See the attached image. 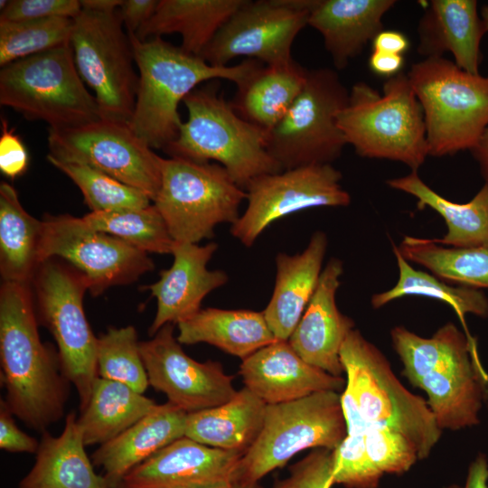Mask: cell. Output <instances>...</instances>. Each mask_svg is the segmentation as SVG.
Instances as JSON below:
<instances>
[{
  "label": "cell",
  "mask_w": 488,
  "mask_h": 488,
  "mask_svg": "<svg viewBox=\"0 0 488 488\" xmlns=\"http://www.w3.org/2000/svg\"><path fill=\"white\" fill-rule=\"evenodd\" d=\"M31 285L0 287L1 384L9 409L41 434L64 417L70 381L58 352L41 340Z\"/></svg>",
  "instance_id": "obj_1"
},
{
  "label": "cell",
  "mask_w": 488,
  "mask_h": 488,
  "mask_svg": "<svg viewBox=\"0 0 488 488\" xmlns=\"http://www.w3.org/2000/svg\"><path fill=\"white\" fill-rule=\"evenodd\" d=\"M139 85L130 127L151 148L164 149L178 136L181 101L204 81L222 79L239 86L262 62L247 59L232 66H214L155 37L141 41L128 34Z\"/></svg>",
  "instance_id": "obj_2"
},
{
  "label": "cell",
  "mask_w": 488,
  "mask_h": 488,
  "mask_svg": "<svg viewBox=\"0 0 488 488\" xmlns=\"http://www.w3.org/2000/svg\"><path fill=\"white\" fill-rule=\"evenodd\" d=\"M188 118L164 151L171 157L222 165L242 189L254 178L284 171L267 150L264 129L240 117L211 82L184 99Z\"/></svg>",
  "instance_id": "obj_3"
},
{
  "label": "cell",
  "mask_w": 488,
  "mask_h": 488,
  "mask_svg": "<svg viewBox=\"0 0 488 488\" xmlns=\"http://www.w3.org/2000/svg\"><path fill=\"white\" fill-rule=\"evenodd\" d=\"M337 123L361 157L398 161L418 171L428 155L423 109L403 71L385 81L382 94L364 81L353 84Z\"/></svg>",
  "instance_id": "obj_4"
},
{
  "label": "cell",
  "mask_w": 488,
  "mask_h": 488,
  "mask_svg": "<svg viewBox=\"0 0 488 488\" xmlns=\"http://www.w3.org/2000/svg\"><path fill=\"white\" fill-rule=\"evenodd\" d=\"M407 74L423 109L428 155L472 151L488 127V75L445 57L425 58Z\"/></svg>",
  "instance_id": "obj_5"
},
{
  "label": "cell",
  "mask_w": 488,
  "mask_h": 488,
  "mask_svg": "<svg viewBox=\"0 0 488 488\" xmlns=\"http://www.w3.org/2000/svg\"><path fill=\"white\" fill-rule=\"evenodd\" d=\"M340 357L345 388L367 427H385L402 434L416 446L418 459L427 458L442 433L427 402L400 383L384 354L358 330L349 333Z\"/></svg>",
  "instance_id": "obj_6"
},
{
  "label": "cell",
  "mask_w": 488,
  "mask_h": 488,
  "mask_svg": "<svg viewBox=\"0 0 488 488\" xmlns=\"http://www.w3.org/2000/svg\"><path fill=\"white\" fill-rule=\"evenodd\" d=\"M0 104L52 128L77 127L101 118L94 95L77 70L70 43L2 67Z\"/></svg>",
  "instance_id": "obj_7"
},
{
  "label": "cell",
  "mask_w": 488,
  "mask_h": 488,
  "mask_svg": "<svg viewBox=\"0 0 488 488\" xmlns=\"http://www.w3.org/2000/svg\"><path fill=\"white\" fill-rule=\"evenodd\" d=\"M31 286L38 322L56 343L61 371L76 389L81 411L98 378V337L83 307L87 279L65 261L52 258L40 264Z\"/></svg>",
  "instance_id": "obj_8"
},
{
  "label": "cell",
  "mask_w": 488,
  "mask_h": 488,
  "mask_svg": "<svg viewBox=\"0 0 488 488\" xmlns=\"http://www.w3.org/2000/svg\"><path fill=\"white\" fill-rule=\"evenodd\" d=\"M247 192L217 163L163 158L159 191L153 201L175 242L198 244L221 223L239 219Z\"/></svg>",
  "instance_id": "obj_9"
},
{
  "label": "cell",
  "mask_w": 488,
  "mask_h": 488,
  "mask_svg": "<svg viewBox=\"0 0 488 488\" xmlns=\"http://www.w3.org/2000/svg\"><path fill=\"white\" fill-rule=\"evenodd\" d=\"M346 435L341 394L337 391H320L267 405L261 431L241 458L240 482L256 485L297 453L308 448L334 450Z\"/></svg>",
  "instance_id": "obj_10"
},
{
  "label": "cell",
  "mask_w": 488,
  "mask_h": 488,
  "mask_svg": "<svg viewBox=\"0 0 488 488\" xmlns=\"http://www.w3.org/2000/svg\"><path fill=\"white\" fill-rule=\"evenodd\" d=\"M350 91L331 68L308 70L305 84L267 134V150L283 170L332 164L347 145L337 123Z\"/></svg>",
  "instance_id": "obj_11"
},
{
  "label": "cell",
  "mask_w": 488,
  "mask_h": 488,
  "mask_svg": "<svg viewBox=\"0 0 488 488\" xmlns=\"http://www.w3.org/2000/svg\"><path fill=\"white\" fill-rule=\"evenodd\" d=\"M117 10L82 9L73 19L70 43L77 70L93 90L101 118L129 124L139 76L134 67L132 43Z\"/></svg>",
  "instance_id": "obj_12"
},
{
  "label": "cell",
  "mask_w": 488,
  "mask_h": 488,
  "mask_svg": "<svg viewBox=\"0 0 488 488\" xmlns=\"http://www.w3.org/2000/svg\"><path fill=\"white\" fill-rule=\"evenodd\" d=\"M48 147L52 157L91 166L144 192L152 202L159 191L163 157L128 123L100 118L72 127H49Z\"/></svg>",
  "instance_id": "obj_13"
},
{
  "label": "cell",
  "mask_w": 488,
  "mask_h": 488,
  "mask_svg": "<svg viewBox=\"0 0 488 488\" xmlns=\"http://www.w3.org/2000/svg\"><path fill=\"white\" fill-rule=\"evenodd\" d=\"M52 258L80 272L93 296L110 286L130 284L155 267L147 253L70 214L45 215L42 220L40 263Z\"/></svg>",
  "instance_id": "obj_14"
},
{
  "label": "cell",
  "mask_w": 488,
  "mask_h": 488,
  "mask_svg": "<svg viewBox=\"0 0 488 488\" xmlns=\"http://www.w3.org/2000/svg\"><path fill=\"white\" fill-rule=\"evenodd\" d=\"M318 0H245L201 54L208 63L227 66L238 57L266 65L294 60L292 44L307 25Z\"/></svg>",
  "instance_id": "obj_15"
},
{
  "label": "cell",
  "mask_w": 488,
  "mask_h": 488,
  "mask_svg": "<svg viewBox=\"0 0 488 488\" xmlns=\"http://www.w3.org/2000/svg\"><path fill=\"white\" fill-rule=\"evenodd\" d=\"M332 164H314L263 174L249 183L247 207L230 226L231 235L251 247L273 222L295 212L318 207H345L351 196Z\"/></svg>",
  "instance_id": "obj_16"
},
{
  "label": "cell",
  "mask_w": 488,
  "mask_h": 488,
  "mask_svg": "<svg viewBox=\"0 0 488 488\" xmlns=\"http://www.w3.org/2000/svg\"><path fill=\"white\" fill-rule=\"evenodd\" d=\"M174 325L167 324L150 340L139 342L149 386L187 414L228 402L237 392L233 376L218 361L199 362L188 356L174 335Z\"/></svg>",
  "instance_id": "obj_17"
},
{
  "label": "cell",
  "mask_w": 488,
  "mask_h": 488,
  "mask_svg": "<svg viewBox=\"0 0 488 488\" xmlns=\"http://www.w3.org/2000/svg\"><path fill=\"white\" fill-rule=\"evenodd\" d=\"M243 455L184 436L133 468L119 488H226L241 483Z\"/></svg>",
  "instance_id": "obj_18"
},
{
  "label": "cell",
  "mask_w": 488,
  "mask_h": 488,
  "mask_svg": "<svg viewBox=\"0 0 488 488\" xmlns=\"http://www.w3.org/2000/svg\"><path fill=\"white\" fill-rule=\"evenodd\" d=\"M217 249L215 242L203 246L174 243L173 265L147 286L156 299V313L148 330L151 336L167 324H177L195 314L202 309L203 298L229 281L223 270L207 267Z\"/></svg>",
  "instance_id": "obj_19"
},
{
  "label": "cell",
  "mask_w": 488,
  "mask_h": 488,
  "mask_svg": "<svg viewBox=\"0 0 488 488\" xmlns=\"http://www.w3.org/2000/svg\"><path fill=\"white\" fill-rule=\"evenodd\" d=\"M343 272L339 258H332L327 262L314 296L288 339L304 361L334 376L344 372L340 352L354 327V322L340 312L335 301Z\"/></svg>",
  "instance_id": "obj_20"
},
{
  "label": "cell",
  "mask_w": 488,
  "mask_h": 488,
  "mask_svg": "<svg viewBox=\"0 0 488 488\" xmlns=\"http://www.w3.org/2000/svg\"><path fill=\"white\" fill-rule=\"evenodd\" d=\"M245 387L267 405L296 400L315 392L344 389L346 380L304 361L288 341L277 340L242 360Z\"/></svg>",
  "instance_id": "obj_21"
},
{
  "label": "cell",
  "mask_w": 488,
  "mask_h": 488,
  "mask_svg": "<svg viewBox=\"0 0 488 488\" xmlns=\"http://www.w3.org/2000/svg\"><path fill=\"white\" fill-rule=\"evenodd\" d=\"M476 0H431L418 24V52L425 58L452 53L462 70L479 74L486 33Z\"/></svg>",
  "instance_id": "obj_22"
},
{
  "label": "cell",
  "mask_w": 488,
  "mask_h": 488,
  "mask_svg": "<svg viewBox=\"0 0 488 488\" xmlns=\"http://www.w3.org/2000/svg\"><path fill=\"white\" fill-rule=\"evenodd\" d=\"M187 413L167 401L155 408L91 455L111 488H119L124 477L156 452L185 436Z\"/></svg>",
  "instance_id": "obj_23"
},
{
  "label": "cell",
  "mask_w": 488,
  "mask_h": 488,
  "mask_svg": "<svg viewBox=\"0 0 488 488\" xmlns=\"http://www.w3.org/2000/svg\"><path fill=\"white\" fill-rule=\"evenodd\" d=\"M327 237L315 231L298 254L276 257V282L262 311L277 340L288 341L317 287L327 249Z\"/></svg>",
  "instance_id": "obj_24"
},
{
  "label": "cell",
  "mask_w": 488,
  "mask_h": 488,
  "mask_svg": "<svg viewBox=\"0 0 488 488\" xmlns=\"http://www.w3.org/2000/svg\"><path fill=\"white\" fill-rule=\"evenodd\" d=\"M395 0H318L307 25L322 35L336 70H343L383 29Z\"/></svg>",
  "instance_id": "obj_25"
},
{
  "label": "cell",
  "mask_w": 488,
  "mask_h": 488,
  "mask_svg": "<svg viewBox=\"0 0 488 488\" xmlns=\"http://www.w3.org/2000/svg\"><path fill=\"white\" fill-rule=\"evenodd\" d=\"M82 430L74 412L65 418L58 436L41 434L34 465L20 480L18 488H111L94 470L85 450Z\"/></svg>",
  "instance_id": "obj_26"
},
{
  "label": "cell",
  "mask_w": 488,
  "mask_h": 488,
  "mask_svg": "<svg viewBox=\"0 0 488 488\" xmlns=\"http://www.w3.org/2000/svg\"><path fill=\"white\" fill-rule=\"evenodd\" d=\"M415 387L426 392L439 428L458 430L479 424L488 373L476 355L467 362L423 377Z\"/></svg>",
  "instance_id": "obj_27"
},
{
  "label": "cell",
  "mask_w": 488,
  "mask_h": 488,
  "mask_svg": "<svg viewBox=\"0 0 488 488\" xmlns=\"http://www.w3.org/2000/svg\"><path fill=\"white\" fill-rule=\"evenodd\" d=\"M181 344L205 343L242 360L277 341L263 312L249 309H201L177 324Z\"/></svg>",
  "instance_id": "obj_28"
},
{
  "label": "cell",
  "mask_w": 488,
  "mask_h": 488,
  "mask_svg": "<svg viewBox=\"0 0 488 488\" xmlns=\"http://www.w3.org/2000/svg\"><path fill=\"white\" fill-rule=\"evenodd\" d=\"M245 0H159L152 17L134 34L137 39L179 33L181 48L200 56Z\"/></svg>",
  "instance_id": "obj_29"
},
{
  "label": "cell",
  "mask_w": 488,
  "mask_h": 488,
  "mask_svg": "<svg viewBox=\"0 0 488 488\" xmlns=\"http://www.w3.org/2000/svg\"><path fill=\"white\" fill-rule=\"evenodd\" d=\"M307 72L295 60L276 65L262 63L237 86L231 104L240 117L268 132L301 93Z\"/></svg>",
  "instance_id": "obj_30"
},
{
  "label": "cell",
  "mask_w": 488,
  "mask_h": 488,
  "mask_svg": "<svg viewBox=\"0 0 488 488\" xmlns=\"http://www.w3.org/2000/svg\"><path fill=\"white\" fill-rule=\"evenodd\" d=\"M266 407L244 387L222 405L187 414L185 436L211 447L245 453L261 431Z\"/></svg>",
  "instance_id": "obj_31"
},
{
  "label": "cell",
  "mask_w": 488,
  "mask_h": 488,
  "mask_svg": "<svg viewBox=\"0 0 488 488\" xmlns=\"http://www.w3.org/2000/svg\"><path fill=\"white\" fill-rule=\"evenodd\" d=\"M387 184L414 196L418 209L428 207L444 218L447 230L442 239H434L436 243L453 248L488 244V183L465 203L439 195L422 181L418 171L389 179Z\"/></svg>",
  "instance_id": "obj_32"
},
{
  "label": "cell",
  "mask_w": 488,
  "mask_h": 488,
  "mask_svg": "<svg viewBox=\"0 0 488 488\" xmlns=\"http://www.w3.org/2000/svg\"><path fill=\"white\" fill-rule=\"evenodd\" d=\"M42 221L22 206L16 190L0 184V274L3 282L31 285L40 266Z\"/></svg>",
  "instance_id": "obj_33"
},
{
  "label": "cell",
  "mask_w": 488,
  "mask_h": 488,
  "mask_svg": "<svg viewBox=\"0 0 488 488\" xmlns=\"http://www.w3.org/2000/svg\"><path fill=\"white\" fill-rule=\"evenodd\" d=\"M390 336L403 364L401 373L414 386L432 372L467 362L479 355L476 339L452 323L440 327L430 338L403 326L394 327Z\"/></svg>",
  "instance_id": "obj_34"
},
{
  "label": "cell",
  "mask_w": 488,
  "mask_h": 488,
  "mask_svg": "<svg viewBox=\"0 0 488 488\" xmlns=\"http://www.w3.org/2000/svg\"><path fill=\"white\" fill-rule=\"evenodd\" d=\"M156 405L153 399L125 384L98 377L89 400L78 418L86 446L110 441Z\"/></svg>",
  "instance_id": "obj_35"
},
{
  "label": "cell",
  "mask_w": 488,
  "mask_h": 488,
  "mask_svg": "<svg viewBox=\"0 0 488 488\" xmlns=\"http://www.w3.org/2000/svg\"><path fill=\"white\" fill-rule=\"evenodd\" d=\"M398 249L407 261L425 267L446 282L488 289V244L453 248L434 239L405 236Z\"/></svg>",
  "instance_id": "obj_36"
},
{
  "label": "cell",
  "mask_w": 488,
  "mask_h": 488,
  "mask_svg": "<svg viewBox=\"0 0 488 488\" xmlns=\"http://www.w3.org/2000/svg\"><path fill=\"white\" fill-rule=\"evenodd\" d=\"M393 252L399 267L397 284L388 291L375 294L371 297L373 308L408 296H427L450 305L470 335L465 324L466 314L488 317V298L481 291L463 286H452L434 275L419 271L411 267L393 244Z\"/></svg>",
  "instance_id": "obj_37"
},
{
  "label": "cell",
  "mask_w": 488,
  "mask_h": 488,
  "mask_svg": "<svg viewBox=\"0 0 488 488\" xmlns=\"http://www.w3.org/2000/svg\"><path fill=\"white\" fill-rule=\"evenodd\" d=\"M91 229L112 235L145 253L172 254L175 241L154 204L115 212H89L82 217Z\"/></svg>",
  "instance_id": "obj_38"
},
{
  "label": "cell",
  "mask_w": 488,
  "mask_h": 488,
  "mask_svg": "<svg viewBox=\"0 0 488 488\" xmlns=\"http://www.w3.org/2000/svg\"><path fill=\"white\" fill-rule=\"evenodd\" d=\"M47 160L80 188L92 212L137 210L152 204L144 192L91 166L60 161L49 155Z\"/></svg>",
  "instance_id": "obj_39"
},
{
  "label": "cell",
  "mask_w": 488,
  "mask_h": 488,
  "mask_svg": "<svg viewBox=\"0 0 488 488\" xmlns=\"http://www.w3.org/2000/svg\"><path fill=\"white\" fill-rule=\"evenodd\" d=\"M74 20L67 17L0 21V66L70 43Z\"/></svg>",
  "instance_id": "obj_40"
},
{
  "label": "cell",
  "mask_w": 488,
  "mask_h": 488,
  "mask_svg": "<svg viewBox=\"0 0 488 488\" xmlns=\"http://www.w3.org/2000/svg\"><path fill=\"white\" fill-rule=\"evenodd\" d=\"M98 377L120 382L143 393L149 386L133 325L110 327L98 337Z\"/></svg>",
  "instance_id": "obj_41"
},
{
  "label": "cell",
  "mask_w": 488,
  "mask_h": 488,
  "mask_svg": "<svg viewBox=\"0 0 488 488\" xmlns=\"http://www.w3.org/2000/svg\"><path fill=\"white\" fill-rule=\"evenodd\" d=\"M368 457L380 474H401L418 460L414 444L400 433L385 427H368L365 434Z\"/></svg>",
  "instance_id": "obj_42"
},
{
  "label": "cell",
  "mask_w": 488,
  "mask_h": 488,
  "mask_svg": "<svg viewBox=\"0 0 488 488\" xmlns=\"http://www.w3.org/2000/svg\"><path fill=\"white\" fill-rule=\"evenodd\" d=\"M333 484L347 488H377L382 476L371 465L364 435H346L333 450Z\"/></svg>",
  "instance_id": "obj_43"
},
{
  "label": "cell",
  "mask_w": 488,
  "mask_h": 488,
  "mask_svg": "<svg viewBox=\"0 0 488 488\" xmlns=\"http://www.w3.org/2000/svg\"><path fill=\"white\" fill-rule=\"evenodd\" d=\"M333 463V450L315 448L293 465L289 476L277 482L273 488H331Z\"/></svg>",
  "instance_id": "obj_44"
},
{
  "label": "cell",
  "mask_w": 488,
  "mask_h": 488,
  "mask_svg": "<svg viewBox=\"0 0 488 488\" xmlns=\"http://www.w3.org/2000/svg\"><path fill=\"white\" fill-rule=\"evenodd\" d=\"M78 0H12L1 10L0 21L19 22L50 17L74 19L81 12Z\"/></svg>",
  "instance_id": "obj_45"
},
{
  "label": "cell",
  "mask_w": 488,
  "mask_h": 488,
  "mask_svg": "<svg viewBox=\"0 0 488 488\" xmlns=\"http://www.w3.org/2000/svg\"><path fill=\"white\" fill-rule=\"evenodd\" d=\"M29 156L22 139L8 127L5 118H1L0 170L9 178H15L25 173Z\"/></svg>",
  "instance_id": "obj_46"
},
{
  "label": "cell",
  "mask_w": 488,
  "mask_h": 488,
  "mask_svg": "<svg viewBox=\"0 0 488 488\" xmlns=\"http://www.w3.org/2000/svg\"><path fill=\"white\" fill-rule=\"evenodd\" d=\"M3 398L0 399V448L9 453L36 454L40 441L21 430Z\"/></svg>",
  "instance_id": "obj_47"
},
{
  "label": "cell",
  "mask_w": 488,
  "mask_h": 488,
  "mask_svg": "<svg viewBox=\"0 0 488 488\" xmlns=\"http://www.w3.org/2000/svg\"><path fill=\"white\" fill-rule=\"evenodd\" d=\"M158 0H124L117 12L128 34L137 31L152 17Z\"/></svg>",
  "instance_id": "obj_48"
},
{
  "label": "cell",
  "mask_w": 488,
  "mask_h": 488,
  "mask_svg": "<svg viewBox=\"0 0 488 488\" xmlns=\"http://www.w3.org/2000/svg\"><path fill=\"white\" fill-rule=\"evenodd\" d=\"M405 59L403 55L372 51L369 57L370 70L388 79L401 72Z\"/></svg>",
  "instance_id": "obj_49"
},
{
  "label": "cell",
  "mask_w": 488,
  "mask_h": 488,
  "mask_svg": "<svg viewBox=\"0 0 488 488\" xmlns=\"http://www.w3.org/2000/svg\"><path fill=\"white\" fill-rule=\"evenodd\" d=\"M372 51L403 55L409 48L405 33L395 30L380 31L371 42Z\"/></svg>",
  "instance_id": "obj_50"
},
{
  "label": "cell",
  "mask_w": 488,
  "mask_h": 488,
  "mask_svg": "<svg viewBox=\"0 0 488 488\" xmlns=\"http://www.w3.org/2000/svg\"><path fill=\"white\" fill-rule=\"evenodd\" d=\"M445 488H488V460L486 455L479 454L470 464L463 486L454 483Z\"/></svg>",
  "instance_id": "obj_51"
},
{
  "label": "cell",
  "mask_w": 488,
  "mask_h": 488,
  "mask_svg": "<svg viewBox=\"0 0 488 488\" xmlns=\"http://www.w3.org/2000/svg\"><path fill=\"white\" fill-rule=\"evenodd\" d=\"M471 153L479 165L483 178L488 183V127Z\"/></svg>",
  "instance_id": "obj_52"
},
{
  "label": "cell",
  "mask_w": 488,
  "mask_h": 488,
  "mask_svg": "<svg viewBox=\"0 0 488 488\" xmlns=\"http://www.w3.org/2000/svg\"><path fill=\"white\" fill-rule=\"evenodd\" d=\"M122 0H82L81 8L99 13H112L122 5Z\"/></svg>",
  "instance_id": "obj_53"
},
{
  "label": "cell",
  "mask_w": 488,
  "mask_h": 488,
  "mask_svg": "<svg viewBox=\"0 0 488 488\" xmlns=\"http://www.w3.org/2000/svg\"><path fill=\"white\" fill-rule=\"evenodd\" d=\"M485 33H488V4L484 5L480 13Z\"/></svg>",
  "instance_id": "obj_54"
},
{
  "label": "cell",
  "mask_w": 488,
  "mask_h": 488,
  "mask_svg": "<svg viewBox=\"0 0 488 488\" xmlns=\"http://www.w3.org/2000/svg\"><path fill=\"white\" fill-rule=\"evenodd\" d=\"M257 485L258 484L252 485V484H247L243 483H237L226 488H256Z\"/></svg>",
  "instance_id": "obj_55"
},
{
  "label": "cell",
  "mask_w": 488,
  "mask_h": 488,
  "mask_svg": "<svg viewBox=\"0 0 488 488\" xmlns=\"http://www.w3.org/2000/svg\"><path fill=\"white\" fill-rule=\"evenodd\" d=\"M484 403L488 406V387L485 391Z\"/></svg>",
  "instance_id": "obj_56"
},
{
  "label": "cell",
  "mask_w": 488,
  "mask_h": 488,
  "mask_svg": "<svg viewBox=\"0 0 488 488\" xmlns=\"http://www.w3.org/2000/svg\"><path fill=\"white\" fill-rule=\"evenodd\" d=\"M256 488H262L261 486H259L258 484L256 486Z\"/></svg>",
  "instance_id": "obj_57"
}]
</instances>
